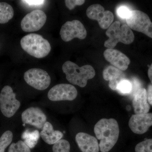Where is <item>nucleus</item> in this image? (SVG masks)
Returning a JSON list of instances; mask_svg holds the SVG:
<instances>
[{
	"label": "nucleus",
	"instance_id": "obj_22",
	"mask_svg": "<svg viewBox=\"0 0 152 152\" xmlns=\"http://www.w3.org/2000/svg\"><path fill=\"white\" fill-rule=\"evenodd\" d=\"M13 134L10 131H7L0 137V152H4L5 150L12 142Z\"/></svg>",
	"mask_w": 152,
	"mask_h": 152
},
{
	"label": "nucleus",
	"instance_id": "obj_26",
	"mask_svg": "<svg viewBox=\"0 0 152 152\" xmlns=\"http://www.w3.org/2000/svg\"><path fill=\"white\" fill-rule=\"evenodd\" d=\"M84 0H66L65 3L66 7L69 10H72L77 6H81L84 4Z\"/></svg>",
	"mask_w": 152,
	"mask_h": 152
},
{
	"label": "nucleus",
	"instance_id": "obj_19",
	"mask_svg": "<svg viewBox=\"0 0 152 152\" xmlns=\"http://www.w3.org/2000/svg\"><path fill=\"white\" fill-rule=\"evenodd\" d=\"M40 136V135L39 131L27 129L23 133L21 137L23 140V142L30 148H33L37 143Z\"/></svg>",
	"mask_w": 152,
	"mask_h": 152
},
{
	"label": "nucleus",
	"instance_id": "obj_13",
	"mask_svg": "<svg viewBox=\"0 0 152 152\" xmlns=\"http://www.w3.org/2000/svg\"><path fill=\"white\" fill-rule=\"evenodd\" d=\"M129 126L132 132L135 134H145L152 126V113L132 115L129 121Z\"/></svg>",
	"mask_w": 152,
	"mask_h": 152
},
{
	"label": "nucleus",
	"instance_id": "obj_28",
	"mask_svg": "<svg viewBox=\"0 0 152 152\" xmlns=\"http://www.w3.org/2000/svg\"><path fill=\"white\" fill-rule=\"evenodd\" d=\"M131 82L132 85V90L131 95L133 98L137 91L141 88V84L140 83V81L136 78H133L131 80Z\"/></svg>",
	"mask_w": 152,
	"mask_h": 152
},
{
	"label": "nucleus",
	"instance_id": "obj_17",
	"mask_svg": "<svg viewBox=\"0 0 152 152\" xmlns=\"http://www.w3.org/2000/svg\"><path fill=\"white\" fill-rule=\"evenodd\" d=\"M103 77L104 80L109 81L110 88L113 91H117L118 84L125 79L126 75L121 70L113 66H108L104 69Z\"/></svg>",
	"mask_w": 152,
	"mask_h": 152
},
{
	"label": "nucleus",
	"instance_id": "obj_25",
	"mask_svg": "<svg viewBox=\"0 0 152 152\" xmlns=\"http://www.w3.org/2000/svg\"><path fill=\"white\" fill-rule=\"evenodd\" d=\"M135 152H152V139H147L136 146Z\"/></svg>",
	"mask_w": 152,
	"mask_h": 152
},
{
	"label": "nucleus",
	"instance_id": "obj_15",
	"mask_svg": "<svg viewBox=\"0 0 152 152\" xmlns=\"http://www.w3.org/2000/svg\"><path fill=\"white\" fill-rule=\"evenodd\" d=\"M76 141L82 152H99V147L97 139L87 133L80 132L76 135Z\"/></svg>",
	"mask_w": 152,
	"mask_h": 152
},
{
	"label": "nucleus",
	"instance_id": "obj_29",
	"mask_svg": "<svg viewBox=\"0 0 152 152\" xmlns=\"http://www.w3.org/2000/svg\"><path fill=\"white\" fill-rule=\"evenodd\" d=\"M21 1L28 4V5L33 6V7H37L43 4L45 1Z\"/></svg>",
	"mask_w": 152,
	"mask_h": 152
},
{
	"label": "nucleus",
	"instance_id": "obj_11",
	"mask_svg": "<svg viewBox=\"0 0 152 152\" xmlns=\"http://www.w3.org/2000/svg\"><path fill=\"white\" fill-rule=\"evenodd\" d=\"M75 87L68 84H59L51 88L48 93L49 100L53 102L73 101L77 96Z\"/></svg>",
	"mask_w": 152,
	"mask_h": 152
},
{
	"label": "nucleus",
	"instance_id": "obj_2",
	"mask_svg": "<svg viewBox=\"0 0 152 152\" xmlns=\"http://www.w3.org/2000/svg\"><path fill=\"white\" fill-rule=\"evenodd\" d=\"M62 70L68 81L81 88L86 87L88 80L93 79L96 75L95 69L91 66L86 65L79 67L71 61L64 63Z\"/></svg>",
	"mask_w": 152,
	"mask_h": 152
},
{
	"label": "nucleus",
	"instance_id": "obj_24",
	"mask_svg": "<svg viewBox=\"0 0 152 152\" xmlns=\"http://www.w3.org/2000/svg\"><path fill=\"white\" fill-rule=\"evenodd\" d=\"M70 145L67 140H61L53 145V152H70Z\"/></svg>",
	"mask_w": 152,
	"mask_h": 152
},
{
	"label": "nucleus",
	"instance_id": "obj_18",
	"mask_svg": "<svg viewBox=\"0 0 152 152\" xmlns=\"http://www.w3.org/2000/svg\"><path fill=\"white\" fill-rule=\"evenodd\" d=\"M40 135L44 141L49 145H54L64 136L61 132L55 130L52 124L47 121L44 124Z\"/></svg>",
	"mask_w": 152,
	"mask_h": 152
},
{
	"label": "nucleus",
	"instance_id": "obj_7",
	"mask_svg": "<svg viewBox=\"0 0 152 152\" xmlns=\"http://www.w3.org/2000/svg\"><path fill=\"white\" fill-rule=\"evenodd\" d=\"M24 79L28 85L39 91L46 89L51 83L50 77L46 71L37 68L30 69L26 72Z\"/></svg>",
	"mask_w": 152,
	"mask_h": 152
},
{
	"label": "nucleus",
	"instance_id": "obj_27",
	"mask_svg": "<svg viewBox=\"0 0 152 152\" xmlns=\"http://www.w3.org/2000/svg\"><path fill=\"white\" fill-rule=\"evenodd\" d=\"M131 11L126 7L121 6L117 9V13L120 18L126 19L130 13Z\"/></svg>",
	"mask_w": 152,
	"mask_h": 152
},
{
	"label": "nucleus",
	"instance_id": "obj_4",
	"mask_svg": "<svg viewBox=\"0 0 152 152\" xmlns=\"http://www.w3.org/2000/svg\"><path fill=\"white\" fill-rule=\"evenodd\" d=\"M106 34L109 39L104 42V45L108 49H113L119 42L129 45L134 39V35L130 28L127 25L121 26V23L118 21L112 23L106 31Z\"/></svg>",
	"mask_w": 152,
	"mask_h": 152
},
{
	"label": "nucleus",
	"instance_id": "obj_30",
	"mask_svg": "<svg viewBox=\"0 0 152 152\" xmlns=\"http://www.w3.org/2000/svg\"><path fill=\"white\" fill-rule=\"evenodd\" d=\"M147 94L148 102L152 106V84H150L148 86Z\"/></svg>",
	"mask_w": 152,
	"mask_h": 152
},
{
	"label": "nucleus",
	"instance_id": "obj_12",
	"mask_svg": "<svg viewBox=\"0 0 152 152\" xmlns=\"http://www.w3.org/2000/svg\"><path fill=\"white\" fill-rule=\"evenodd\" d=\"M47 117L45 113L39 107H31L25 110L22 114V122L25 124L31 125L39 129H42Z\"/></svg>",
	"mask_w": 152,
	"mask_h": 152
},
{
	"label": "nucleus",
	"instance_id": "obj_9",
	"mask_svg": "<svg viewBox=\"0 0 152 152\" xmlns=\"http://www.w3.org/2000/svg\"><path fill=\"white\" fill-rule=\"evenodd\" d=\"M60 34L64 42H68L75 38L84 39L86 37L87 33L81 22L78 20H73L66 22L63 25Z\"/></svg>",
	"mask_w": 152,
	"mask_h": 152
},
{
	"label": "nucleus",
	"instance_id": "obj_20",
	"mask_svg": "<svg viewBox=\"0 0 152 152\" xmlns=\"http://www.w3.org/2000/svg\"><path fill=\"white\" fill-rule=\"evenodd\" d=\"M12 7L6 2H0V24H5L13 18Z\"/></svg>",
	"mask_w": 152,
	"mask_h": 152
},
{
	"label": "nucleus",
	"instance_id": "obj_3",
	"mask_svg": "<svg viewBox=\"0 0 152 152\" xmlns=\"http://www.w3.org/2000/svg\"><path fill=\"white\" fill-rule=\"evenodd\" d=\"M22 49L32 56L42 58L47 56L51 50L50 44L42 36L38 34H29L22 38Z\"/></svg>",
	"mask_w": 152,
	"mask_h": 152
},
{
	"label": "nucleus",
	"instance_id": "obj_31",
	"mask_svg": "<svg viewBox=\"0 0 152 152\" xmlns=\"http://www.w3.org/2000/svg\"><path fill=\"white\" fill-rule=\"evenodd\" d=\"M148 76L152 84V63L149 68L148 70Z\"/></svg>",
	"mask_w": 152,
	"mask_h": 152
},
{
	"label": "nucleus",
	"instance_id": "obj_10",
	"mask_svg": "<svg viewBox=\"0 0 152 152\" xmlns=\"http://www.w3.org/2000/svg\"><path fill=\"white\" fill-rule=\"evenodd\" d=\"M89 18L97 21L100 27L103 29L108 28L113 22V14L110 11H105L104 8L99 4L89 6L86 10Z\"/></svg>",
	"mask_w": 152,
	"mask_h": 152
},
{
	"label": "nucleus",
	"instance_id": "obj_21",
	"mask_svg": "<svg viewBox=\"0 0 152 152\" xmlns=\"http://www.w3.org/2000/svg\"><path fill=\"white\" fill-rule=\"evenodd\" d=\"M132 90V85L131 81L125 79L118 85L117 91L121 95L131 94Z\"/></svg>",
	"mask_w": 152,
	"mask_h": 152
},
{
	"label": "nucleus",
	"instance_id": "obj_5",
	"mask_svg": "<svg viewBox=\"0 0 152 152\" xmlns=\"http://www.w3.org/2000/svg\"><path fill=\"white\" fill-rule=\"evenodd\" d=\"M126 21L131 29L152 39V22L146 14L137 10L131 11Z\"/></svg>",
	"mask_w": 152,
	"mask_h": 152
},
{
	"label": "nucleus",
	"instance_id": "obj_8",
	"mask_svg": "<svg viewBox=\"0 0 152 152\" xmlns=\"http://www.w3.org/2000/svg\"><path fill=\"white\" fill-rule=\"evenodd\" d=\"M47 17L43 11L36 10L27 14L21 22V27L24 31L32 32L42 28L46 22Z\"/></svg>",
	"mask_w": 152,
	"mask_h": 152
},
{
	"label": "nucleus",
	"instance_id": "obj_16",
	"mask_svg": "<svg viewBox=\"0 0 152 152\" xmlns=\"http://www.w3.org/2000/svg\"><path fill=\"white\" fill-rule=\"evenodd\" d=\"M135 114L147 113L149 111L150 105L147 99V90L141 88L136 93L132 101Z\"/></svg>",
	"mask_w": 152,
	"mask_h": 152
},
{
	"label": "nucleus",
	"instance_id": "obj_6",
	"mask_svg": "<svg viewBox=\"0 0 152 152\" xmlns=\"http://www.w3.org/2000/svg\"><path fill=\"white\" fill-rule=\"evenodd\" d=\"M20 106V102L16 98V94L9 86H5L0 93V110L4 116H13Z\"/></svg>",
	"mask_w": 152,
	"mask_h": 152
},
{
	"label": "nucleus",
	"instance_id": "obj_23",
	"mask_svg": "<svg viewBox=\"0 0 152 152\" xmlns=\"http://www.w3.org/2000/svg\"><path fill=\"white\" fill-rule=\"evenodd\" d=\"M8 152H31L30 148L23 141L13 143L9 148Z\"/></svg>",
	"mask_w": 152,
	"mask_h": 152
},
{
	"label": "nucleus",
	"instance_id": "obj_14",
	"mask_svg": "<svg viewBox=\"0 0 152 152\" xmlns=\"http://www.w3.org/2000/svg\"><path fill=\"white\" fill-rule=\"evenodd\" d=\"M104 56L107 61L121 71L126 70L130 63L128 57L121 52L115 49H107L104 52Z\"/></svg>",
	"mask_w": 152,
	"mask_h": 152
},
{
	"label": "nucleus",
	"instance_id": "obj_1",
	"mask_svg": "<svg viewBox=\"0 0 152 152\" xmlns=\"http://www.w3.org/2000/svg\"><path fill=\"white\" fill-rule=\"evenodd\" d=\"M96 137L100 140L99 147L101 152H108L118 140L119 128L116 120L103 118L99 121L94 128Z\"/></svg>",
	"mask_w": 152,
	"mask_h": 152
}]
</instances>
